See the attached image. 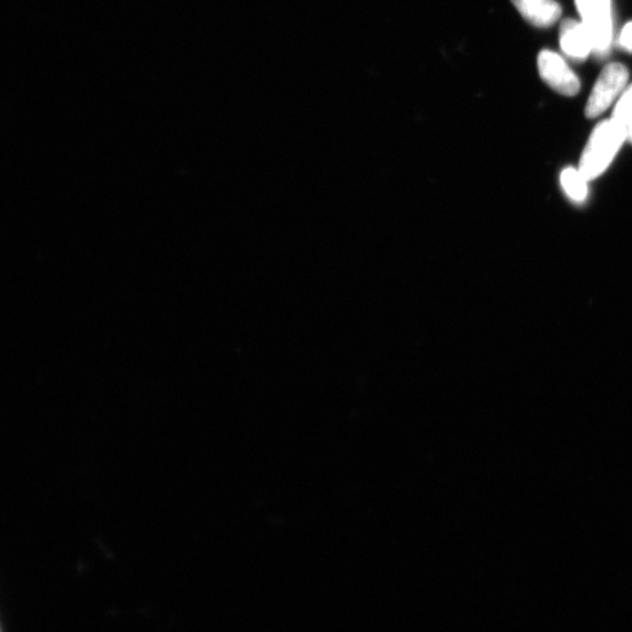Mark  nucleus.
<instances>
[{
  "label": "nucleus",
  "mask_w": 632,
  "mask_h": 632,
  "mask_svg": "<svg viewBox=\"0 0 632 632\" xmlns=\"http://www.w3.org/2000/svg\"><path fill=\"white\" fill-rule=\"evenodd\" d=\"M560 45L563 53L575 61L593 54V40L582 21L565 19L560 29Z\"/></svg>",
  "instance_id": "nucleus-5"
},
{
  "label": "nucleus",
  "mask_w": 632,
  "mask_h": 632,
  "mask_svg": "<svg viewBox=\"0 0 632 632\" xmlns=\"http://www.w3.org/2000/svg\"><path fill=\"white\" fill-rule=\"evenodd\" d=\"M629 72L622 63H609L599 75L585 105V116L595 119L603 114L624 93Z\"/></svg>",
  "instance_id": "nucleus-3"
},
{
  "label": "nucleus",
  "mask_w": 632,
  "mask_h": 632,
  "mask_svg": "<svg viewBox=\"0 0 632 632\" xmlns=\"http://www.w3.org/2000/svg\"><path fill=\"white\" fill-rule=\"evenodd\" d=\"M619 42L624 51L632 54V21L623 28Z\"/></svg>",
  "instance_id": "nucleus-9"
},
{
  "label": "nucleus",
  "mask_w": 632,
  "mask_h": 632,
  "mask_svg": "<svg viewBox=\"0 0 632 632\" xmlns=\"http://www.w3.org/2000/svg\"><path fill=\"white\" fill-rule=\"evenodd\" d=\"M582 23L593 40V54L604 58L614 35L613 10L611 0H575Z\"/></svg>",
  "instance_id": "nucleus-2"
},
{
  "label": "nucleus",
  "mask_w": 632,
  "mask_h": 632,
  "mask_svg": "<svg viewBox=\"0 0 632 632\" xmlns=\"http://www.w3.org/2000/svg\"><path fill=\"white\" fill-rule=\"evenodd\" d=\"M611 119L621 126L626 141L632 144V84L619 99Z\"/></svg>",
  "instance_id": "nucleus-8"
},
{
  "label": "nucleus",
  "mask_w": 632,
  "mask_h": 632,
  "mask_svg": "<svg viewBox=\"0 0 632 632\" xmlns=\"http://www.w3.org/2000/svg\"><path fill=\"white\" fill-rule=\"evenodd\" d=\"M626 137L621 126L613 120H604L597 125L581 156L579 171L593 181L601 176L615 159Z\"/></svg>",
  "instance_id": "nucleus-1"
},
{
  "label": "nucleus",
  "mask_w": 632,
  "mask_h": 632,
  "mask_svg": "<svg viewBox=\"0 0 632 632\" xmlns=\"http://www.w3.org/2000/svg\"><path fill=\"white\" fill-rule=\"evenodd\" d=\"M564 193L575 203H583L588 196V181L575 167H565L561 174Z\"/></svg>",
  "instance_id": "nucleus-7"
},
{
  "label": "nucleus",
  "mask_w": 632,
  "mask_h": 632,
  "mask_svg": "<svg viewBox=\"0 0 632 632\" xmlns=\"http://www.w3.org/2000/svg\"><path fill=\"white\" fill-rule=\"evenodd\" d=\"M511 2L531 26L540 29L554 26L562 13L555 0H511Z\"/></svg>",
  "instance_id": "nucleus-6"
},
{
  "label": "nucleus",
  "mask_w": 632,
  "mask_h": 632,
  "mask_svg": "<svg viewBox=\"0 0 632 632\" xmlns=\"http://www.w3.org/2000/svg\"><path fill=\"white\" fill-rule=\"evenodd\" d=\"M541 79L561 95L574 96L581 89L577 74L567 65L562 57L552 51H541L538 57Z\"/></svg>",
  "instance_id": "nucleus-4"
}]
</instances>
